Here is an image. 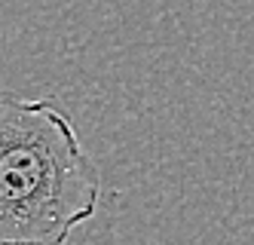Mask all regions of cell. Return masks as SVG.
Returning <instances> with one entry per match:
<instances>
[{"label": "cell", "instance_id": "obj_1", "mask_svg": "<svg viewBox=\"0 0 254 245\" xmlns=\"http://www.w3.org/2000/svg\"><path fill=\"white\" fill-rule=\"evenodd\" d=\"M101 202V178L49 98L0 101V242L62 245Z\"/></svg>", "mask_w": 254, "mask_h": 245}]
</instances>
